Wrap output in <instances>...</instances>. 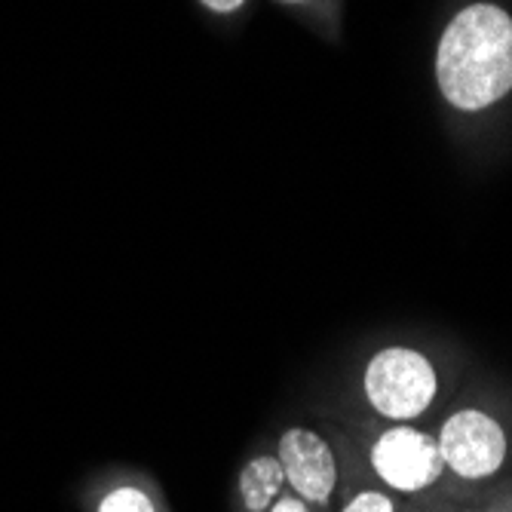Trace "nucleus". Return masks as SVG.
I'll list each match as a JSON object with an SVG mask.
<instances>
[{
    "mask_svg": "<svg viewBox=\"0 0 512 512\" xmlns=\"http://www.w3.org/2000/svg\"><path fill=\"white\" fill-rule=\"evenodd\" d=\"M442 96L460 111H482L512 89V19L494 4L460 10L436 53Z\"/></svg>",
    "mask_w": 512,
    "mask_h": 512,
    "instance_id": "1",
    "label": "nucleus"
},
{
    "mask_svg": "<svg viewBox=\"0 0 512 512\" xmlns=\"http://www.w3.org/2000/svg\"><path fill=\"white\" fill-rule=\"evenodd\" d=\"M365 396L390 421L424 414L436 396V371L427 356L405 347L381 350L365 368Z\"/></svg>",
    "mask_w": 512,
    "mask_h": 512,
    "instance_id": "2",
    "label": "nucleus"
},
{
    "mask_svg": "<svg viewBox=\"0 0 512 512\" xmlns=\"http://www.w3.org/2000/svg\"><path fill=\"white\" fill-rule=\"evenodd\" d=\"M439 451L445 467H451L460 479H488L503 467L506 436L494 417L467 408L451 414L445 421L439 436Z\"/></svg>",
    "mask_w": 512,
    "mask_h": 512,
    "instance_id": "3",
    "label": "nucleus"
},
{
    "mask_svg": "<svg viewBox=\"0 0 512 512\" xmlns=\"http://www.w3.org/2000/svg\"><path fill=\"white\" fill-rule=\"evenodd\" d=\"M371 467L399 491H424L442 476L445 460L433 436L411 427H393L371 448Z\"/></svg>",
    "mask_w": 512,
    "mask_h": 512,
    "instance_id": "4",
    "label": "nucleus"
},
{
    "mask_svg": "<svg viewBox=\"0 0 512 512\" xmlns=\"http://www.w3.org/2000/svg\"><path fill=\"white\" fill-rule=\"evenodd\" d=\"M279 463H283L286 482L310 500V503H325L335 491L338 482V467H335V454L322 436L313 430L295 427L286 430L279 439Z\"/></svg>",
    "mask_w": 512,
    "mask_h": 512,
    "instance_id": "5",
    "label": "nucleus"
},
{
    "mask_svg": "<svg viewBox=\"0 0 512 512\" xmlns=\"http://www.w3.org/2000/svg\"><path fill=\"white\" fill-rule=\"evenodd\" d=\"M286 482V473H283V463L279 457H255L246 463V470L240 476V494H243V503L249 512H267L270 509V500L279 494Z\"/></svg>",
    "mask_w": 512,
    "mask_h": 512,
    "instance_id": "6",
    "label": "nucleus"
},
{
    "mask_svg": "<svg viewBox=\"0 0 512 512\" xmlns=\"http://www.w3.org/2000/svg\"><path fill=\"white\" fill-rule=\"evenodd\" d=\"M99 512H154V503L138 488H117L99 503Z\"/></svg>",
    "mask_w": 512,
    "mask_h": 512,
    "instance_id": "7",
    "label": "nucleus"
},
{
    "mask_svg": "<svg viewBox=\"0 0 512 512\" xmlns=\"http://www.w3.org/2000/svg\"><path fill=\"white\" fill-rule=\"evenodd\" d=\"M344 512H396L393 500L387 494H378V491H362L356 494Z\"/></svg>",
    "mask_w": 512,
    "mask_h": 512,
    "instance_id": "8",
    "label": "nucleus"
},
{
    "mask_svg": "<svg viewBox=\"0 0 512 512\" xmlns=\"http://www.w3.org/2000/svg\"><path fill=\"white\" fill-rule=\"evenodd\" d=\"M203 4L215 13H234L237 7H243V0H203Z\"/></svg>",
    "mask_w": 512,
    "mask_h": 512,
    "instance_id": "9",
    "label": "nucleus"
},
{
    "mask_svg": "<svg viewBox=\"0 0 512 512\" xmlns=\"http://www.w3.org/2000/svg\"><path fill=\"white\" fill-rule=\"evenodd\" d=\"M270 512H307V506H304L301 500H295V497H286V500L273 503V509H270Z\"/></svg>",
    "mask_w": 512,
    "mask_h": 512,
    "instance_id": "10",
    "label": "nucleus"
},
{
    "mask_svg": "<svg viewBox=\"0 0 512 512\" xmlns=\"http://www.w3.org/2000/svg\"><path fill=\"white\" fill-rule=\"evenodd\" d=\"M283 4H304V0H283Z\"/></svg>",
    "mask_w": 512,
    "mask_h": 512,
    "instance_id": "11",
    "label": "nucleus"
}]
</instances>
